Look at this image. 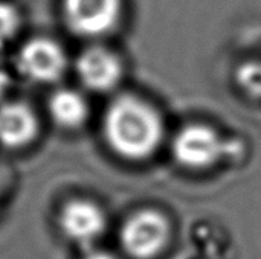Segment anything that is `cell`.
I'll return each mask as SVG.
<instances>
[{"label": "cell", "instance_id": "obj_1", "mask_svg": "<svg viewBox=\"0 0 261 259\" xmlns=\"http://www.w3.org/2000/svg\"><path fill=\"white\" fill-rule=\"evenodd\" d=\"M102 131L107 145L125 160L150 159L164 140V121L147 101L121 95L104 113Z\"/></svg>", "mask_w": 261, "mask_h": 259}, {"label": "cell", "instance_id": "obj_2", "mask_svg": "<svg viewBox=\"0 0 261 259\" xmlns=\"http://www.w3.org/2000/svg\"><path fill=\"white\" fill-rule=\"evenodd\" d=\"M171 238L168 218L156 209L132 214L119 231V243L133 259H153L161 255Z\"/></svg>", "mask_w": 261, "mask_h": 259}, {"label": "cell", "instance_id": "obj_3", "mask_svg": "<svg viewBox=\"0 0 261 259\" xmlns=\"http://www.w3.org/2000/svg\"><path fill=\"white\" fill-rule=\"evenodd\" d=\"M222 136L205 124H190L180 128L171 142L174 160L191 171L214 166L225 154Z\"/></svg>", "mask_w": 261, "mask_h": 259}, {"label": "cell", "instance_id": "obj_4", "mask_svg": "<svg viewBox=\"0 0 261 259\" xmlns=\"http://www.w3.org/2000/svg\"><path fill=\"white\" fill-rule=\"evenodd\" d=\"M66 66L67 60L63 49L47 38L28 41L17 56L18 72L29 81L40 84L57 82L66 72Z\"/></svg>", "mask_w": 261, "mask_h": 259}, {"label": "cell", "instance_id": "obj_5", "mask_svg": "<svg viewBox=\"0 0 261 259\" xmlns=\"http://www.w3.org/2000/svg\"><path fill=\"white\" fill-rule=\"evenodd\" d=\"M64 11L73 32L84 37H101L116 26L121 0H66Z\"/></svg>", "mask_w": 261, "mask_h": 259}, {"label": "cell", "instance_id": "obj_6", "mask_svg": "<svg viewBox=\"0 0 261 259\" xmlns=\"http://www.w3.org/2000/svg\"><path fill=\"white\" fill-rule=\"evenodd\" d=\"M60 227L75 244L90 246L106 232L107 220L96 203L76 198L63 206L60 212Z\"/></svg>", "mask_w": 261, "mask_h": 259}, {"label": "cell", "instance_id": "obj_7", "mask_svg": "<svg viewBox=\"0 0 261 259\" xmlns=\"http://www.w3.org/2000/svg\"><path fill=\"white\" fill-rule=\"evenodd\" d=\"M122 63L106 47H89L76 61L80 81L92 92L106 93L113 90L122 79Z\"/></svg>", "mask_w": 261, "mask_h": 259}, {"label": "cell", "instance_id": "obj_8", "mask_svg": "<svg viewBox=\"0 0 261 259\" xmlns=\"http://www.w3.org/2000/svg\"><path fill=\"white\" fill-rule=\"evenodd\" d=\"M38 134V119L24 102L11 101L0 105V145L17 150L29 145Z\"/></svg>", "mask_w": 261, "mask_h": 259}, {"label": "cell", "instance_id": "obj_9", "mask_svg": "<svg viewBox=\"0 0 261 259\" xmlns=\"http://www.w3.org/2000/svg\"><path fill=\"white\" fill-rule=\"evenodd\" d=\"M47 108L52 121L66 130L83 127L89 118V105L86 98L72 89L57 90L50 96Z\"/></svg>", "mask_w": 261, "mask_h": 259}, {"label": "cell", "instance_id": "obj_10", "mask_svg": "<svg viewBox=\"0 0 261 259\" xmlns=\"http://www.w3.org/2000/svg\"><path fill=\"white\" fill-rule=\"evenodd\" d=\"M18 29L17 12L5 3H0V47H3L15 35Z\"/></svg>", "mask_w": 261, "mask_h": 259}, {"label": "cell", "instance_id": "obj_11", "mask_svg": "<svg viewBox=\"0 0 261 259\" xmlns=\"http://www.w3.org/2000/svg\"><path fill=\"white\" fill-rule=\"evenodd\" d=\"M9 84H11V79H9V75L0 67V98L8 92L9 89Z\"/></svg>", "mask_w": 261, "mask_h": 259}, {"label": "cell", "instance_id": "obj_12", "mask_svg": "<svg viewBox=\"0 0 261 259\" xmlns=\"http://www.w3.org/2000/svg\"><path fill=\"white\" fill-rule=\"evenodd\" d=\"M83 259H118L116 256L107 253V252H99V250H93V252H89Z\"/></svg>", "mask_w": 261, "mask_h": 259}]
</instances>
